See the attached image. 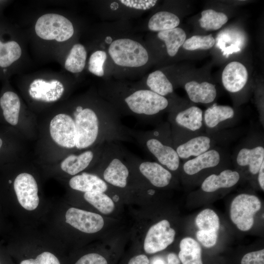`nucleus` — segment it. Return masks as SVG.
I'll return each mask as SVG.
<instances>
[{"label": "nucleus", "instance_id": "f257e3e1", "mask_svg": "<svg viewBox=\"0 0 264 264\" xmlns=\"http://www.w3.org/2000/svg\"><path fill=\"white\" fill-rule=\"evenodd\" d=\"M102 97L120 116L130 115L148 123L154 121L169 106L167 98L141 85L108 84L104 86Z\"/></svg>", "mask_w": 264, "mask_h": 264}, {"label": "nucleus", "instance_id": "f03ea898", "mask_svg": "<svg viewBox=\"0 0 264 264\" xmlns=\"http://www.w3.org/2000/svg\"><path fill=\"white\" fill-rule=\"evenodd\" d=\"M129 132L139 146L172 173L177 172L180 168V159L174 144L168 122L158 124L151 130L139 131L129 128Z\"/></svg>", "mask_w": 264, "mask_h": 264}, {"label": "nucleus", "instance_id": "7ed1b4c3", "mask_svg": "<svg viewBox=\"0 0 264 264\" xmlns=\"http://www.w3.org/2000/svg\"><path fill=\"white\" fill-rule=\"evenodd\" d=\"M98 162L101 169V178L107 183L119 189L127 187L130 171L123 148L116 142L106 143Z\"/></svg>", "mask_w": 264, "mask_h": 264}, {"label": "nucleus", "instance_id": "20e7f679", "mask_svg": "<svg viewBox=\"0 0 264 264\" xmlns=\"http://www.w3.org/2000/svg\"><path fill=\"white\" fill-rule=\"evenodd\" d=\"M107 52L113 64L122 68H140L145 66L149 60L146 47L138 41L128 37L112 40Z\"/></svg>", "mask_w": 264, "mask_h": 264}, {"label": "nucleus", "instance_id": "39448f33", "mask_svg": "<svg viewBox=\"0 0 264 264\" xmlns=\"http://www.w3.org/2000/svg\"><path fill=\"white\" fill-rule=\"evenodd\" d=\"M170 123L174 146L202 132L204 128L203 112L192 106L183 110H172Z\"/></svg>", "mask_w": 264, "mask_h": 264}, {"label": "nucleus", "instance_id": "423d86ee", "mask_svg": "<svg viewBox=\"0 0 264 264\" xmlns=\"http://www.w3.org/2000/svg\"><path fill=\"white\" fill-rule=\"evenodd\" d=\"M231 158L239 168L247 170L251 175H257L264 162L262 136L258 134L249 136L239 146Z\"/></svg>", "mask_w": 264, "mask_h": 264}, {"label": "nucleus", "instance_id": "0eeeda50", "mask_svg": "<svg viewBox=\"0 0 264 264\" xmlns=\"http://www.w3.org/2000/svg\"><path fill=\"white\" fill-rule=\"evenodd\" d=\"M124 153L129 168L136 171L153 187L164 188L171 183L172 173L160 164L142 159L124 149Z\"/></svg>", "mask_w": 264, "mask_h": 264}, {"label": "nucleus", "instance_id": "6e6552de", "mask_svg": "<svg viewBox=\"0 0 264 264\" xmlns=\"http://www.w3.org/2000/svg\"><path fill=\"white\" fill-rule=\"evenodd\" d=\"M36 34L45 40H55L62 42L69 39L74 34L71 22L64 16L55 13L43 15L37 21Z\"/></svg>", "mask_w": 264, "mask_h": 264}, {"label": "nucleus", "instance_id": "1a4fd4ad", "mask_svg": "<svg viewBox=\"0 0 264 264\" xmlns=\"http://www.w3.org/2000/svg\"><path fill=\"white\" fill-rule=\"evenodd\" d=\"M261 206V202L257 196L244 193L239 194L231 202L230 219L239 230L248 231L252 227L254 216Z\"/></svg>", "mask_w": 264, "mask_h": 264}, {"label": "nucleus", "instance_id": "9d476101", "mask_svg": "<svg viewBox=\"0 0 264 264\" xmlns=\"http://www.w3.org/2000/svg\"><path fill=\"white\" fill-rule=\"evenodd\" d=\"M231 158L228 151L220 146H217L198 156L185 161L180 168L184 174L193 176L227 164Z\"/></svg>", "mask_w": 264, "mask_h": 264}, {"label": "nucleus", "instance_id": "9b49d317", "mask_svg": "<svg viewBox=\"0 0 264 264\" xmlns=\"http://www.w3.org/2000/svg\"><path fill=\"white\" fill-rule=\"evenodd\" d=\"M219 132L208 133L202 132L175 146L180 160L193 158L216 147L227 137Z\"/></svg>", "mask_w": 264, "mask_h": 264}, {"label": "nucleus", "instance_id": "f8f14e48", "mask_svg": "<svg viewBox=\"0 0 264 264\" xmlns=\"http://www.w3.org/2000/svg\"><path fill=\"white\" fill-rule=\"evenodd\" d=\"M175 230L169 221L162 220L152 225L145 237L143 249L147 254H153L165 249L175 240Z\"/></svg>", "mask_w": 264, "mask_h": 264}, {"label": "nucleus", "instance_id": "ddd939ff", "mask_svg": "<svg viewBox=\"0 0 264 264\" xmlns=\"http://www.w3.org/2000/svg\"><path fill=\"white\" fill-rule=\"evenodd\" d=\"M50 135L59 145L67 149L75 148L76 130L72 117L61 113L51 120L49 125Z\"/></svg>", "mask_w": 264, "mask_h": 264}, {"label": "nucleus", "instance_id": "4468645a", "mask_svg": "<svg viewBox=\"0 0 264 264\" xmlns=\"http://www.w3.org/2000/svg\"><path fill=\"white\" fill-rule=\"evenodd\" d=\"M13 187L20 204L28 211L35 210L39 203L38 185L30 174L23 173L15 178Z\"/></svg>", "mask_w": 264, "mask_h": 264}, {"label": "nucleus", "instance_id": "2eb2a0df", "mask_svg": "<svg viewBox=\"0 0 264 264\" xmlns=\"http://www.w3.org/2000/svg\"><path fill=\"white\" fill-rule=\"evenodd\" d=\"M66 222L80 231L92 234L104 227V220L99 214L71 207L66 212Z\"/></svg>", "mask_w": 264, "mask_h": 264}, {"label": "nucleus", "instance_id": "dca6fc26", "mask_svg": "<svg viewBox=\"0 0 264 264\" xmlns=\"http://www.w3.org/2000/svg\"><path fill=\"white\" fill-rule=\"evenodd\" d=\"M234 109L227 105L214 104L203 112V124L208 133L220 132L235 123Z\"/></svg>", "mask_w": 264, "mask_h": 264}, {"label": "nucleus", "instance_id": "f3484780", "mask_svg": "<svg viewBox=\"0 0 264 264\" xmlns=\"http://www.w3.org/2000/svg\"><path fill=\"white\" fill-rule=\"evenodd\" d=\"M105 144L98 145L94 150H88L79 154L68 155L61 164L62 170L71 176H75L82 172L93 161H98Z\"/></svg>", "mask_w": 264, "mask_h": 264}, {"label": "nucleus", "instance_id": "a211bd4d", "mask_svg": "<svg viewBox=\"0 0 264 264\" xmlns=\"http://www.w3.org/2000/svg\"><path fill=\"white\" fill-rule=\"evenodd\" d=\"M65 88L59 81H47L41 79L34 80L30 85V96L35 100L45 102H54L59 99Z\"/></svg>", "mask_w": 264, "mask_h": 264}, {"label": "nucleus", "instance_id": "6ab92c4d", "mask_svg": "<svg viewBox=\"0 0 264 264\" xmlns=\"http://www.w3.org/2000/svg\"><path fill=\"white\" fill-rule=\"evenodd\" d=\"M248 80V72L240 62L233 61L224 67L221 76L225 89L231 93L240 91L245 87Z\"/></svg>", "mask_w": 264, "mask_h": 264}, {"label": "nucleus", "instance_id": "aec40b11", "mask_svg": "<svg viewBox=\"0 0 264 264\" xmlns=\"http://www.w3.org/2000/svg\"><path fill=\"white\" fill-rule=\"evenodd\" d=\"M240 177L238 171L226 168L218 174L214 173L206 177L201 183V189L205 193H213L230 188L239 182Z\"/></svg>", "mask_w": 264, "mask_h": 264}, {"label": "nucleus", "instance_id": "412c9836", "mask_svg": "<svg viewBox=\"0 0 264 264\" xmlns=\"http://www.w3.org/2000/svg\"><path fill=\"white\" fill-rule=\"evenodd\" d=\"M69 185L72 189L84 193L100 192L106 193L110 185L98 175L84 172L71 177L69 181Z\"/></svg>", "mask_w": 264, "mask_h": 264}, {"label": "nucleus", "instance_id": "4be33fe9", "mask_svg": "<svg viewBox=\"0 0 264 264\" xmlns=\"http://www.w3.org/2000/svg\"><path fill=\"white\" fill-rule=\"evenodd\" d=\"M184 88L190 100L195 103H211L217 96L215 85L206 81H190L185 84Z\"/></svg>", "mask_w": 264, "mask_h": 264}, {"label": "nucleus", "instance_id": "5701e85b", "mask_svg": "<svg viewBox=\"0 0 264 264\" xmlns=\"http://www.w3.org/2000/svg\"><path fill=\"white\" fill-rule=\"evenodd\" d=\"M179 247L178 257L182 264H203L201 247L194 239L183 238L180 242Z\"/></svg>", "mask_w": 264, "mask_h": 264}, {"label": "nucleus", "instance_id": "b1692460", "mask_svg": "<svg viewBox=\"0 0 264 264\" xmlns=\"http://www.w3.org/2000/svg\"><path fill=\"white\" fill-rule=\"evenodd\" d=\"M157 36L159 39L164 43L167 54L171 57L176 55L186 39L184 30L177 27L158 32Z\"/></svg>", "mask_w": 264, "mask_h": 264}, {"label": "nucleus", "instance_id": "393cba45", "mask_svg": "<svg viewBox=\"0 0 264 264\" xmlns=\"http://www.w3.org/2000/svg\"><path fill=\"white\" fill-rule=\"evenodd\" d=\"M0 105L5 120L12 125H17L21 107L18 95L12 91L4 92L0 98Z\"/></svg>", "mask_w": 264, "mask_h": 264}, {"label": "nucleus", "instance_id": "a878e982", "mask_svg": "<svg viewBox=\"0 0 264 264\" xmlns=\"http://www.w3.org/2000/svg\"><path fill=\"white\" fill-rule=\"evenodd\" d=\"M145 84L146 87L144 88L165 97L174 91L172 83L165 74L159 70L150 73L147 77Z\"/></svg>", "mask_w": 264, "mask_h": 264}, {"label": "nucleus", "instance_id": "bb28decb", "mask_svg": "<svg viewBox=\"0 0 264 264\" xmlns=\"http://www.w3.org/2000/svg\"><path fill=\"white\" fill-rule=\"evenodd\" d=\"M179 23V18L176 14L161 11L155 13L150 18L148 27L150 31L158 32L176 28Z\"/></svg>", "mask_w": 264, "mask_h": 264}, {"label": "nucleus", "instance_id": "cd10ccee", "mask_svg": "<svg viewBox=\"0 0 264 264\" xmlns=\"http://www.w3.org/2000/svg\"><path fill=\"white\" fill-rule=\"evenodd\" d=\"M87 57L85 46L80 44H74L65 61V67L68 71L77 73L84 69Z\"/></svg>", "mask_w": 264, "mask_h": 264}, {"label": "nucleus", "instance_id": "c85d7f7f", "mask_svg": "<svg viewBox=\"0 0 264 264\" xmlns=\"http://www.w3.org/2000/svg\"><path fill=\"white\" fill-rule=\"evenodd\" d=\"M85 199L101 213L108 215L111 213L115 205L112 199L105 193L91 192L84 193Z\"/></svg>", "mask_w": 264, "mask_h": 264}, {"label": "nucleus", "instance_id": "c756f323", "mask_svg": "<svg viewBox=\"0 0 264 264\" xmlns=\"http://www.w3.org/2000/svg\"><path fill=\"white\" fill-rule=\"evenodd\" d=\"M199 20L200 26L207 31L217 30L220 28L228 21V17L222 12H217L213 9H207L202 11Z\"/></svg>", "mask_w": 264, "mask_h": 264}, {"label": "nucleus", "instance_id": "7c9ffc66", "mask_svg": "<svg viewBox=\"0 0 264 264\" xmlns=\"http://www.w3.org/2000/svg\"><path fill=\"white\" fill-rule=\"evenodd\" d=\"M22 55V49L14 41L2 43L0 40V66L6 67L18 60Z\"/></svg>", "mask_w": 264, "mask_h": 264}, {"label": "nucleus", "instance_id": "2f4dec72", "mask_svg": "<svg viewBox=\"0 0 264 264\" xmlns=\"http://www.w3.org/2000/svg\"><path fill=\"white\" fill-rule=\"evenodd\" d=\"M196 225L199 230L218 232L220 228V219L218 215L212 209H205L196 217Z\"/></svg>", "mask_w": 264, "mask_h": 264}, {"label": "nucleus", "instance_id": "473e14b6", "mask_svg": "<svg viewBox=\"0 0 264 264\" xmlns=\"http://www.w3.org/2000/svg\"><path fill=\"white\" fill-rule=\"evenodd\" d=\"M215 40L211 34L205 35H194L186 40L183 47L187 50L193 51L197 49L207 50L212 47Z\"/></svg>", "mask_w": 264, "mask_h": 264}, {"label": "nucleus", "instance_id": "72a5a7b5", "mask_svg": "<svg viewBox=\"0 0 264 264\" xmlns=\"http://www.w3.org/2000/svg\"><path fill=\"white\" fill-rule=\"evenodd\" d=\"M107 57V52L105 50H97L93 52L88 60L89 71L98 77L104 76V65Z\"/></svg>", "mask_w": 264, "mask_h": 264}, {"label": "nucleus", "instance_id": "f704fd0d", "mask_svg": "<svg viewBox=\"0 0 264 264\" xmlns=\"http://www.w3.org/2000/svg\"><path fill=\"white\" fill-rule=\"evenodd\" d=\"M74 264H110V261L104 254L90 252L80 257Z\"/></svg>", "mask_w": 264, "mask_h": 264}, {"label": "nucleus", "instance_id": "c9c22d12", "mask_svg": "<svg viewBox=\"0 0 264 264\" xmlns=\"http://www.w3.org/2000/svg\"><path fill=\"white\" fill-rule=\"evenodd\" d=\"M20 264H60V262L53 253L44 251L38 255L35 259L23 260Z\"/></svg>", "mask_w": 264, "mask_h": 264}, {"label": "nucleus", "instance_id": "e433bc0d", "mask_svg": "<svg viewBox=\"0 0 264 264\" xmlns=\"http://www.w3.org/2000/svg\"><path fill=\"white\" fill-rule=\"evenodd\" d=\"M198 240L206 248L214 246L217 243L218 232L198 230L196 233Z\"/></svg>", "mask_w": 264, "mask_h": 264}, {"label": "nucleus", "instance_id": "4c0bfd02", "mask_svg": "<svg viewBox=\"0 0 264 264\" xmlns=\"http://www.w3.org/2000/svg\"><path fill=\"white\" fill-rule=\"evenodd\" d=\"M241 264H264V249L246 254L241 260Z\"/></svg>", "mask_w": 264, "mask_h": 264}, {"label": "nucleus", "instance_id": "58836bf2", "mask_svg": "<svg viewBox=\"0 0 264 264\" xmlns=\"http://www.w3.org/2000/svg\"><path fill=\"white\" fill-rule=\"evenodd\" d=\"M126 264H150V260L146 254H138L131 257Z\"/></svg>", "mask_w": 264, "mask_h": 264}, {"label": "nucleus", "instance_id": "ea45409f", "mask_svg": "<svg viewBox=\"0 0 264 264\" xmlns=\"http://www.w3.org/2000/svg\"><path fill=\"white\" fill-rule=\"evenodd\" d=\"M257 179L259 185L261 189L264 190V162L262 163L258 173L257 174Z\"/></svg>", "mask_w": 264, "mask_h": 264}, {"label": "nucleus", "instance_id": "a19ab883", "mask_svg": "<svg viewBox=\"0 0 264 264\" xmlns=\"http://www.w3.org/2000/svg\"><path fill=\"white\" fill-rule=\"evenodd\" d=\"M178 257L174 253H169L167 256V264H179Z\"/></svg>", "mask_w": 264, "mask_h": 264}, {"label": "nucleus", "instance_id": "79ce46f5", "mask_svg": "<svg viewBox=\"0 0 264 264\" xmlns=\"http://www.w3.org/2000/svg\"><path fill=\"white\" fill-rule=\"evenodd\" d=\"M152 264H167V263H165V262L161 259H156L153 261Z\"/></svg>", "mask_w": 264, "mask_h": 264}, {"label": "nucleus", "instance_id": "37998d69", "mask_svg": "<svg viewBox=\"0 0 264 264\" xmlns=\"http://www.w3.org/2000/svg\"><path fill=\"white\" fill-rule=\"evenodd\" d=\"M2 145V139L0 138V148H1Z\"/></svg>", "mask_w": 264, "mask_h": 264}, {"label": "nucleus", "instance_id": "c03bdc74", "mask_svg": "<svg viewBox=\"0 0 264 264\" xmlns=\"http://www.w3.org/2000/svg\"><path fill=\"white\" fill-rule=\"evenodd\" d=\"M0 264H1V263H0Z\"/></svg>", "mask_w": 264, "mask_h": 264}]
</instances>
